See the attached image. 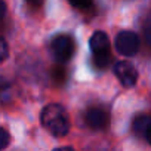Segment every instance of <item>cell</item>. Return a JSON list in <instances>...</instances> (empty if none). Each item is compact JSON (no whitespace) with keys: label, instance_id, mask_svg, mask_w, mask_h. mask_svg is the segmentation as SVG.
<instances>
[{"label":"cell","instance_id":"7","mask_svg":"<svg viewBox=\"0 0 151 151\" xmlns=\"http://www.w3.org/2000/svg\"><path fill=\"white\" fill-rule=\"evenodd\" d=\"M150 123H151V119L147 117V116H139V117H136L135 122H133V132H135L136 135H144V136H145V132H147Z\"/></svg>","mask_w":151,"mask_h":151},{"label":"cell","instance_id":"1","mask_svg":"<svg viewBox=\"0 0 151 151\" xmlns=\"http://www.w3.org/2000/svg\"><path fill=\"white\" fill-rule=\"evenodd\" d=\"M40 120L43 127H46V130H49L56 138H62L70 132V120L67 111L59 104L46 105L42 111Z\"/></svg>","mask_w":151,"mask_h":151},{"label":"cell","instance_id":"12","mask_svg":"<svg viewBox=\"0 0 151 151\" xmlns=\"http://www.w3.org/2000/svg\"><path fill=\"white\" fill-rule=\"evenodd\" d=\"M144 31H145V39H147V40H148V43L151 45V17L145 21Z\"/></svg>","mask_w":151,"mask_h":151},{"label":"cell","instance_id":"5","mask_svg":"<svg viewBox=\"0 0 151 151\" xmlns=\"http://www.w3.org/2000/svg\"><path fill=\"white\" fill-rule=\"evenodd\" d=\"M114 74L124 88H132L138 82V71L129 61H120L114 65Z\"/></svg>","mask_w":151,"mask_h":151},{"label":"cell","instance_id":"2","mask_svg":"<svg viewBox=\"0 0 151 151\" xmlns=\"http://www.w3.org/2000/svg\"><path fill=\"white\" fill-rule=\"evenodd\" d=\"M91 49L93 52V62L96 67L104 68L108 65L111 59V52H110V39L104 31H95L93 36L89 40Z\"/></svg>","mask_w":151,"mask_h":151},{"label":"cell","instance_id":"6","mask_svg":"<svg viewBox=\"0 0 151 151\" xmlns=\"http://www.w3.org/2000/svg\"><path fill=\"white\" fill-rule=\"evenodd\" d=\"M86 123L89 127L95 130L105 129L108 126V114L102 108H96V107L89 108L86 113Z\"/></svg>","mask_w":151,"mask_h":151},{"label":"cell","instance_id":"3","mask_svg":"<svg viewBox=\"0 0 151 151\" xmlns=\"http://www.w3.org/2000/svg\"><path fill=\"white\" fill-rule=\"evenodd\" d=\"M50 49L58 62H67L74 53V40L67 34H61L52 40Z\"/></svg>","mask_w":151,"mask_h":151},{"label":"cell","instance_id":"13","mask_svg":"<svg viewBox=\"0 0 151 151\" xmlns=\"http://www.w3.org/2000/svg\"><path fill=\"white\" fill-rule=\"evenodd\" d=\"M5 14H6V5L3 0H0V19L5 17Z\"/></svg>","mask_w":151,"mask_h":151},{"label":"cell","instance_id":"11","mask_svg":"<svg viewBox=\"0 0 151 151\" xmlns=\"http://www.w3.org/2000/svg\"><path fill=\"white\" fill-rule=\"evenodd\" d=\"M53 79L56 80V82H64V79H65V73H64V70L61 68V67H56L55 68V71H53Z\"/></svg>","mask_w":151,"mask_h":151},{"label":"cell","instance_id":"9","mask_svg":"<svg viewBox=\"0 0 151 151\" xmlns=\"http://www.w3.org/2000/svg\"><path fill=\"white\" fill-rule=\"evenodd\" d=\"M68 3L77 9H86L92 5V0H68Z\"/></svg>","mask_w":151,"mask_h":151},{"label":"cell","instance_id":"10","mask_svg":"<svg viewBox=\"0 0 151 151\" xmlns=\"http://www.w3.org/2000/svg\"><path fill=\"white\" fill-rule=\"evenodd\" d=\"M8 55H9V49H8V45H6V42L0 37V64H2L6 58H8Z\"/></svg>","mask_w":151,"mask_h":151},{"label":"cell","instance_id":"8","mask_svg":"<svg viewBox=\"0 0 151 151\" xmlns=\"http://www.w3.org/2000/svg\"><path fill=\"white\" fill-rule=\"evenodd\" d=\"M9 141H11V135L6 129L0 127V150H3L9 145Z\"/></svg>","mask_w":151,"mask_h":151},{"label":"cell","instance_id":"14","mask_svg":"<svg viewBox=\"0 0 151 151\" xmlns=\"http://www.w3.org/2000/svg\"><path fill=\"white\" fill-rule=\"evenodd\" d=\"M145 138H147L148 142L151 144V123H150V126H148V129H147V132H145Z\"/></svg>","mask_w":151,"mask_h":151},{"label":"cell","instance_id":"4","mask_svg":"<svg viewBox=\"0 0 151 151\" xmlns=\"http://www.w3.org/2000/svg\"><path fill=\"white\" fill-rule=\"evenodd\" d=\"M116 49L124 56H133L139 50V37L133 31H120L116 37Z\"/></svg>","mask_w":151,"mask_h":151}]
</instances>
